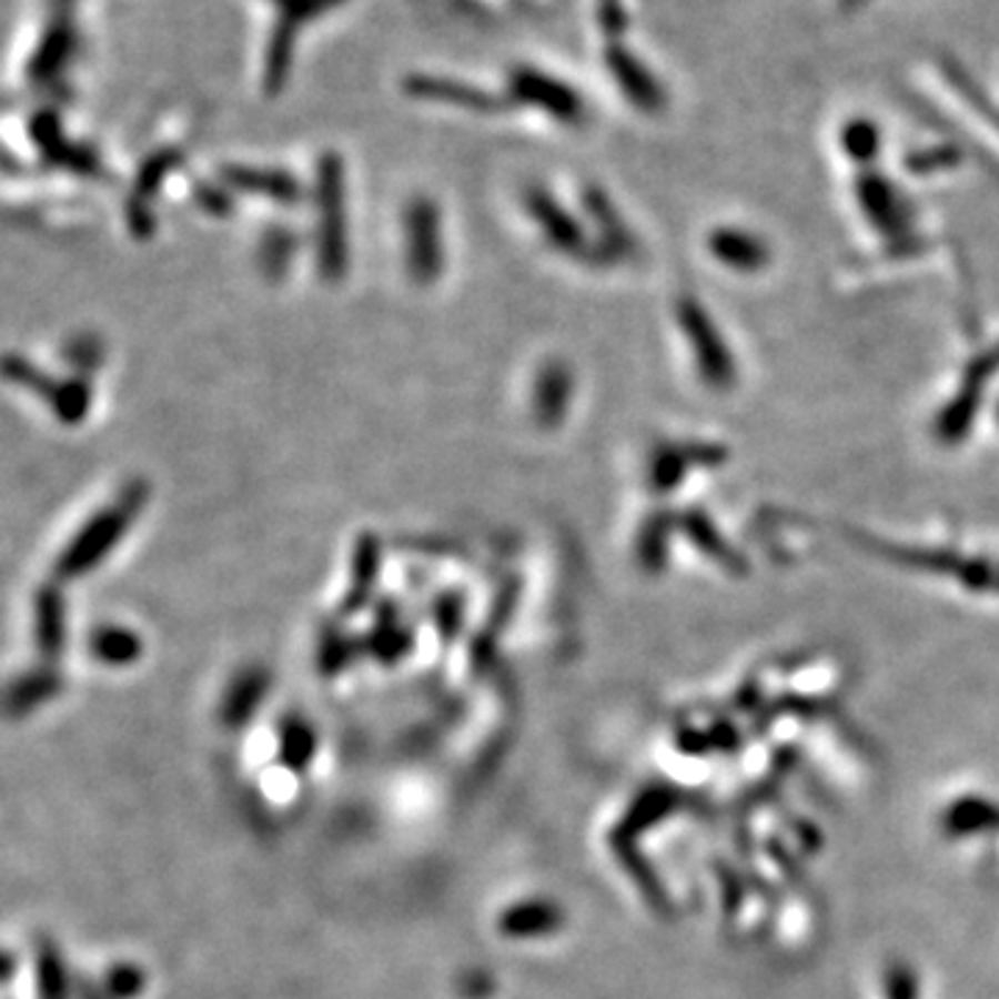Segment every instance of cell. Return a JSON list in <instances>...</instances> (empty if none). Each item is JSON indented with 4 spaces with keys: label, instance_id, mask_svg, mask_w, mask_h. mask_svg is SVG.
Wrapping results in <instances>:
<instances>
[{
    "label": "cell",
    "instance_id": "cell-1",
    "mask_svg": "<svg viewBox=\"0 0 999 999\" xmlns=\"http://www.w3.org/2000/svg\"><path fill=\"white\" fill-rule=\"evenodd\" d=\"M148 483L144 481H131L128 486H122V492L117 494L111 503H105L103 508L94 516H89L81 527H78L75 536L70 538L64 549L56 558L53 572L59 581H75V577L87 575L89 569L100 564L117 544L122 542V536L128 533V527L137 522V516L142 514L144 503H148Z\"/></svg>",
    "mask_w": 999,
    "mask_h": 999
},
{
    "label": "cell",
    "instance_id": "cell-2",
    "mask_svg": "<svg viewBox=\"0 0 999 999\" xmlns=\"http://www.w3.org/2000/svg\"><path fill=\"white\" fill-rule=\"evenodd\" d=\"M270 11V28L264 33V56H261V92L264 98H278L292 75L294 50L309 26L342 9L347 0H259Z\"/></svg>",
    "mask_w": 999,
    "mask_h": 999
},
{
    "label": "cell",
    "instance_id": "cell-3",
    "mask_svg": "<svg viewBox=\"0 0 999 999\" xmlns=\"http://www.w3.org/2000/svg\"><path fill=\"white\" fill-rule=\"evenodd\" d=\"M316 270L325 281H342L347 272V205H344V161L325 153L316 164Z\"/></svg>",
    "mask_w": 999,
    "mask_h": 999
},
{
    "label": "cell",
    "instance_id": "cell-4",
    "mask_svg": "<svg viewBox=\"0 0 999 999\" xmlns=\"http://www.w3.org/2000/svg\"><path fill=\"white\" fill-rule=\"evenodd\" d=\"M405 231V266L411 281L427 286L442 275V222L438 209L431 198H414L403 211Z\"/></svg>",
    "mask_w": 999,
    "mask_h": 999
},
{
    "label": "cell",
    "instance_id": "cell-5",
    "mask_svg": "<svg viewBox=\"0 0 999 999\" xmlns=\"http://www.w3.org/2000/svg\"><path fill=\"white\" fill-rule=\"evenodd\" d=\"M505 103H519L531 105V109L544 111L547 117L558 122H581L583 117V103L581 94L572 92L564 81H558L555 75L536 70L531 64L514 67V70L505 75Z\"/></svg>",
    "mask_w": 999,
    "mask_h": 999
},
{
    "label": "cell",
    "instance_id": "cell-6",
    "mask_svg": "<svg viewBox=\"0 0 999 999\" xmlns=\"http://www.w3.org/2000/svg\"><path fill=\"white\" fill-rule=\"evenodd\" d=\"M28 133H31L33 144H37L39 153H42L50 164L64 167V170L83 178L103 175V167H100V159L94 155V150H89L87 144H78L72 142V139H67L64 131H61L59 117H56L53 111H39L31 120V125H28Z\"/></svg>",
    "mask_w": 999,
    "mask_h": 999
},
{
    "label": "cell",
    "instance_id": "cell-7",
    "mask_svg": "<svg viewBox=\"0 0 999 999\" xmlns=\"http://www.w3.org/2000/svg\"><path fill=\"white\" fill-rule=\"evenodd\" d=\"M405 92L416 100L461 105V109L477 111V114H497V111H503L508 105L503 94H492L486 89L475 87V83L458 81V78L450 75H431V72L405 78Z\"/></svg>",
    "mask_w": 999,
    "mask_h": 999
},
{
    "label": "cell",
    "instance_id": "cell-8",
    "mask_svg": "<svg viewBox=\"0 0 999 999\" xmlns=\"http://www.w3.org/2000/svg\"><path fill=\"white\" fill-rule=\"evenodd\" d=\"M220 181L225 183L228 189H233V192L275 200V203L281 205H297L305 194L297 175L281 170V167L225 164L220 167Z\"/></svg>",
    "mask_w": 999,
    "mask_h": 999
},
{
    "label": "cell",
    "instance_id": "cell-9",
    "mask_svg": "<svg viewBox=\"0 0 999 999\" xmlns=\"http://www.w3.org/2000/svg\"><path fill=\"white\" fill-rule=\"evenodd\" d=\"M525 209L527 214L536 220V225L542 228L544 239L553 244L555 250L566 255H586L588 253V244H586V233L583 228L577 225L575 216L542 186H531L525 192Z\"/></svg>",
    "mask_w": 999,
    "mask_h": 999
},
{
    "label": "cell",
    "instance_id": "cell-10",
    "mask_svg": "<svg viewBox=\"0 0 999 999\" xmlns=\"http://www.w3.org/2000/svg\"><path fill=\"white\" fill-rule=\"evenodd\" d=\"M266 694H270V672L259 664L244 666L228 683L225 694L220 699V708H216V719H220V725L225 730H239L248 722H253V716L264 705Z\"/></svg>",
    "mask_w": 999,
    "mask_h": 999
},
{
    "label": "cell",
    "instance_id": "cell-11",
    "mask_svg": "<svg viewBox=\"0 0 999 999\" xmlns=\"http://www.w3.org/2000/svg\"><path fill=\"white\" fill-rule=\"evenodd\" d=\"M564 910L544 897H527L503 908L497 916V932L508 941H533L561 930Z\"/></svg>",
    "mask_w": 999,
    "mask_h": 999
},
{
    "label": "cell",
    "instance_id": "cell-12",
    "mask_svg": "<svg viewBox=\"0 0 999 999\" xmlns=\"http://www.w3.org/2000/svg\"><path fill=\"white\" fill-rule=\"evenodd\" d=\"M381 538L375 533H361L353 544V561H350V583L347 592H344L342 610L344 614H359L366 605L372 603L377 588V577H381Z\"/></svg>",
    "mask_w": 999,
    "mask_h": 999
},
{
    "label": "cell",
    "instance_id": "cell-13",
    "mask_svg": "<svg viewBox=\"0 0 999 999\" xmlns=\"http://www.w3.org/2000/svg\"><path fill=\"white\" fill-rule=\"evenodd\" d=\"M33 644L44 664L56 666L67 644V608L56 586H42L33 597Z\"/></svg>",
    "mask_w": 999,
    "mask_h": 999
},
{
    "label": "cell",
    "instance_id": "cell-14",
    "mask_svg": "<svg viewBox=\"0 0 999 999\" xmlns=\"http://www.w3.org/2000/svg\"><path fill=\"white\" fill-rule=\"evenodd\" d=\"M569 397H572L569 366L561 364V361H547V364L538 370L536 381H533L531 411L536 425L544 427V431L558 427L566 408H569Z\"/></svg>",
    "mask_w": 999,
    "mask_h": 999
},
{
    "label": "cell",
    "instance_id": "cell-15",
    "mask_svg": "<svg viewBox=\"0 0 999 999\" xmlns=\"http://www.w3.org/2000/svg\"><path fill=\"white\" fill-rule=\"evenodd\" d=\"M87 649L98 664L109 666V669H125L142 658L144 642L131 627L98 625L89 633Z\"/></svg>",
    "mask_w": 999,
    "mask_h": 999
},
{
    "label": "cell",
    "instance_id": "cell-16",
    "mask_svg": "<svg viewBox=\"0 0 999 999\" xmlns=\"http://www.w3.org/2000/svg\"><path fill=\"white\" fill-rule=\"evenodd\" d=\"M33 986H37V999H72L75 986L70 980V969L56 947L53 938L39 936L33 944Z\"/></svg>",
    "mask_w": 999,
    "mask_h": 999
},
{
    "label": "cell",
    "instance_id": "cell-17",
    "mask_svg": "<svg viewBox=\"0 0 999 999\" xmlns=\"http://www.w3.org/2000/svg\"><path fill=\"white\" fill-rule=\"evenodd\" d=\"M320 736L303 714H286L278 725V760L294 775H303L316 758Z\"/></svg>",
    "mask_w": 999,
    "mask_h": 999
},
{
    "label": "cell",
    "instance_id": "cell-18",
    "mask_svg": "<svg viewBox=\"0 0 999 999\" xmlns=\"http://www.w3.org/2000/svg\"><path fill=\"white\" fill-rule=\"evenodd\" d=\"M59 692L61 675L56 672V666L42 664L39 669L26 672L11 683L9 692H6V708H9L11 716H26L39 705L50 703Z\"/></svg>",
    "mask_w": 999,
    "mask_h": 999
},
{
    "label": "cell",
    "instance_id": "cell-19",
    "mask_svg": "<svg viewBox=\"0 0 999 999\" xmlns=\"http://www.w3.org/2000/svg\"><path fill=\"white\" fill-rule=\"evenodd\" d=\"M364 647L370 649L377 660H383V664H394V660H403L405 655L414 649V633H411V627L400 619L394 605H383L381 619H377V625L370 630Z\"/></svg>",
    "mask_w": 999,
    "mask_h": 999
},
{
    "label": "cell",
    "instance_id": "cell-20",
    "mask_svg": "<svg viewBox=\"0 0 999 999\" xmlns=\"http://www.w3.org/2000/svg\"><path fill=\"white\" fill-rule=\"evenodd\" d=\"M42 400L53 411L56 420L64 422V425H78L92 408V386L83 375H72L64 377V381H53V386Z\"/></svg>",
    "mask_w": 999,
    "mask_h": 999
},
{
    "label": "cell",
    "instance_id": "cell-21",
    "mask_svg": "<svg viewBox=\"0 0 999 999\" xmlns=\"http://www.w3.org/2000/svg\"><path fill=\"white\" fill-rule=\"evenodd\" d=\"M175 167H181V150L175 148H161L155 153H150L148 159L139 164L137 178H133V189H131V198L128 203L131 205H148L150 209V198L164 186V178L170 175Z\"/></svg>",
    "mask_w": 999,
    "mask_h": 999
},
{
    "label": "cell",
    "instance_id": "cell-22",
    "mask_svg": "<svg viewBox=\"0 0 999 999\" xmlns=\"http://www.w3.org/2000/svg\"><path fill=\"white\" fill-rule=\"evenodd\" d=\"M586 209H588V214H592V220H594V225H597V231L603 233L605 250H610V253L625 255L627 250L633 248L630 236H627L625 225H622V222L616 220L614 205L608 203V198H605L603 192H597V189H588V192H586Z\"/></svg>",
    "mask_w": 999,
    "mask_h": 999
},
{
    "label": "cell",
    "instance_id": "cell-23",
    "mask_svg": "<svg viewBox=\"0 0 999 999\" xmlns=\"http://www.w3.org/2000/svg\"><path fill=\"white\" fill-rule=\"evenodd\" d=\"M105 999H139L148 988V971L133 960H117L100 977Z\"/></svg>",
    "mask_w": 999,
    "mask_h": 999
},
{
    "label": "cell",
    "instance_id": "cell-24",
    "mask_svg": "<svg viewBox=\"0 0 999 999\" xmlns=\"http://www.w3.org/2000/svg\"><path fill=\"white\" fill-rule=\"evenodd\" d=\"M355 642L342 633L339 627H327L320 638V647H316V664L325 677H336L339 672L347 669L355 658Z\"/></svg>",
    "mask_w": 999,
    "mask_h": 999
},
{
    "label": "cell",
    "instance_id": "cell-25",
    "mask_svg": "<svg viewBox=\"0 0 999 999\" xmlns=\"http://www.w3.org/2000/svg\"><path fill=\"white\" fill-rule=\"evenodd\" d=\"M431 614H433V625H436V633L442 642H453V638L461 636L464 630V616H466V599L464 594L450 588V592H442L433 597L431 605Z\"/></svg>",
    "mask_w": 999,
    "mask_h": 999
},
{
    "label": "cell",
    "instance_id": "cell-26",
    "mask_svg": "<svg viewBox=\"0 0 999 999\" xmlns=\"http://www.w3.org/2000/svg\"><path fill=\"white\" fill-rule=\"evenodd\" d=\"M294 248H297V236L292 231H283V228L266 231L261 239V266L266 275H281L292 261Z\"/></svg>",
    "mask_w": 999,
    "mask_h": 999
},
{
    "label": "cell",
    "instance_id": "cell-27",
    "mask_svg": "<svg viewBox=\"0 0 999 999\" xmlns=\"http://www.w3.org/2000/svg\"><path fill=\"white\" fill-rule=\"evenodd\" d=\"M3 370H6V377H9L11 383H17V386H26L28 392L39 394V397H44V394L50 392V386H53V381H56V377H50L48 372L39 370V366L33 364V361L22 359V355H17V353L6 355Z\"/></svg>",
    "mask_w": 999,
    "mask_h": 999
},
{
    "label": "cell",
    "instance_id": "cell-28",
    "mask_svg": "<svg viewBox=\"0 0 999 999\" xmlns=\"http://www.w3.org/2000/svg\"><path fill=\"white\" fill-rule=\"evenodd\" d=\"M64 361L78 375L87 377V372L98 370L100 361H103V344L89 333H81V336L70 339V344L64 347Z\"/></svg>",
    "mask_w": 999,
    "mask_h": 999
},
{
    "label": "cell",
    "instance_id": "cell-29",
    "mask_svg": "<svg viewBox=\"0 0 999 999\" xmlns=\"http://www.w3.org/2000/svg\"><path fill=\"white\" fill-rule=\"evenodd\" d=\"M192 192H194V200H198V203H200V209H205V211H209V214L228 216L233 211L231 189H228L222 181H216V183H194Z\"/></svg>",
    "mask_w": 999,
    "mask_h": 999
}]
</instances>
